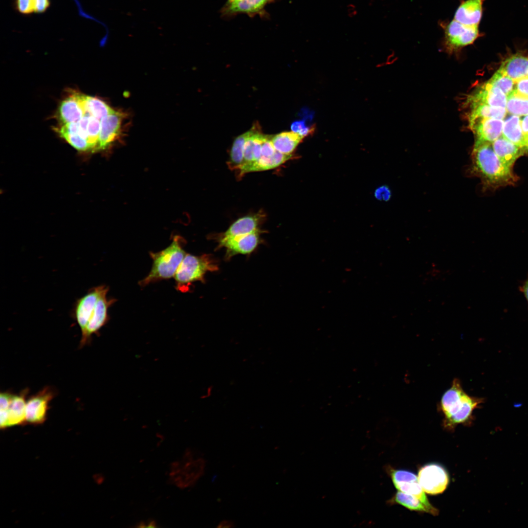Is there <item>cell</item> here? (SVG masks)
<instances>
[{
    "label": "cell",
    "instance_id": "1",
    "mask_svg": "<svg viewBox=\"0 0 528 528\" xmlns=\"http://www.w3.org/2000/svg\"><path fill=\"white\" fill-rule=\"evenodd\" d=\"M108 291L105 285L92 287L74 302L70 313L81 331L80 347L89 343L109 320L108 309L114 300L107 297Z\"/></svg>",
    "mask_w": 528,
    "mask_h": 528
},
{
    "label": "cell",
    "instance_id": "2",
    "mask_svg": "<svg viewBox=\"0 0 528 528\" xmlns=\"http://www.w3.org/2000/svg\"><path fill=\"white\" fill-rule=\"evenodd\" d=\"M471 159L470 172L480 178L485 190L513 185L518 180L512 168L504 164L496 155L492 143L474 146Z\"/></svg>",
    "mask_w": 528,
    "mask_h": 528
},
{
    "label": "cell",
    "instance_id": "3",
    "mask_svg": "<svg viewBox=\"0 0 528 528\" xmlns=\"http://www.w3.org/2000/svg\"><path fill=\"white\" fill-rule=\"evenodd\" d=\"M483 402V398L467 394L460 380L455 378L450 387L442 395L438 405L443 416L445 426L451 428L468 422L472 419L474 411Z\"/></svg>",
    "mask_w": 528,
    "mask_h": 528
},
{
    "label": "cell",
    "instance_id": "4",
    "mask_svg": "<svg viewBox=\"0 0 528 528\" xmlns=\"http://www.w3.org/2000/svg\"><path fill=\"white\" fill-rule=\"evenodd\" d=\"M186 254L176 237L165 249L156 253L151 252L153 260L152 267L148 275L139 282L140 285L145 286L158 280L174 277Z\"/></svg>",
    "mask_w": 528,
    "mask_h": 528
},
{
    "label": "cell",
    "instance_id": "5",
    "mask_svg": "<svg viewBox=\"0 0 528 528\" xmlns=\"http://www.w3.org/2000/svg\"><path fill=\"white\" fill-rule=\"evenodd\" d=\"M205 466V460L195 459L192 450L188 448L181 460L171 463L169 481L181 489L192 486L203 475Z\"/></svg>",
    "mask_w": 528,
    "mask_h": 528
},
{
    "label": "cell",
    "instance_id": "6",
    "mask_svg": "<svg viewBox=\"0 0 528 528\" xmlns=\"http://www.w3.org/2000/svg\"><path fill=\"white\" fill-rule=\"evenodd\" d=\"M216 269V266L207 255L197 256L186 254L174 277L177 289L185 291L192 283L203 281L207 272Z\"/></svg>",
    "mask_w": 528,
    "mask_h": 528
},
{
    "label": "cell",
    "instance_id": "7",
    "mask_svg": "<svg viewBox=\"0 0 528 528\" xmlns=\"http://www.w3.org/2000/svg\"><path fill=\"white\" fill-rule=\"evenodd\" d=\"M444 31L443 44L449 52L457 51L473 43L480 36L478 25H467L453 19L440 23Z\"/></svg>",
    "mask_w": 528,
    "mask_h": 528
},
{
    "label": "cell",
    "instance_id": "8",
    "mask_svg": "<svg viewBox=\"0 0 528 528\" xmlns=\"http://www.w3.org/2000/svg\"><path fill=\"white\" fill-rule=\"evenodd\" d=\"M418 479L424 491L431 495L442 493L449 482V475L445 469L435 463L422 466L419 470Z\"/></svg>",
    "mask_w": 528,
    "mask_h": 528
},
{
    "label": "cell",
    "instance_id": "9",
    "mask_svg": "<svg viewBox=\"0 0 528 528\" xmlns=\"http://www.w3.org/2000/svg\"><path fill=\"white\" fill-rule=\"evenodd\" d=\"M55 395V390L47 386L28 398L26 404L25 421L33 424L44 422L46 419L49 403Z\"/></svg>",
    "mask_w": 528,
    "mask_h": 528
},
{
    "label": "cell",
    "instance_id": "10",
    "mask_svg": "<svg viewBox=\"0 0 528 528\" xmlns=\"http://www.w3.org/2000/svg\"><path fill=\"white\" fill-rule=\"evenodd\" d=\"M387 469L396 489L401 492L417 497L430 507H434L429 503L417 476L414 473L407 470L391 468Z\"/></svg>",
    "mask_w": 528,
    "mask_h": 528
},
{
    "label": "cell",
    "instance_id": "11",
    "mask_svg": "<svg viewBox=\"0 0 528 528\" xmlns=\"http://www.w3.org/2000/svg\"><path fill=\"white\" fill-rule=\"evenodd\" d=\"M276 0H236L226 2L220 9L223 17L230 18L239 14H245L250 17L256 15L262 18L269 17L265 10L266 6Z\"/></svg>",
    "mask_w": 528,
    "mask_h": 528
},
{
    "label": "cell",
    "instance_id": "12",
    "mask_svg": "<svg viewBox=\"0 0 528 528\" xmlns=\"http://www.w3.org/2000/svg\"><path fill=\"white\" fill-rule=\"evenodd\" d=\"M470 129L475 137L474 146L492 143L502 133L503 121L494 118H478L469 121Z\"/></svg>",
    "mask_w": 528,
    "mask_h": 528
},
{
    "label": "cell",
    "instance_id": "13",
    "mask_svg": "<svg viewBox=\"0 0 528 528\" xmlns=\"http://www.w3.org/2000/svg\"><path fill=\"white\" fill-rule=\"evenodd\" d=\"M28 392V389H26L19 394H13L7 408L0 410V426L1 429L26 422V397Z\"/></svg>",
    "mask_w": 528,
    "mask_h": 528
},
{
    "label": "cell",
    "instance_id": "14",
    "mask_svg": "<svg viewBox=\"0 0 528 528\" xmlns=\"http://www.w3.org/2000/svg\"><path fill=\"white\" fill-rule=\"evenodd\" d=\"M260 241V230L230 238H221L220 246L226 248V258L237 254H247L253 251Z\"/></svg>",
    "mask_w": 528,
    "mask_h": 528
},
{
    "label": "cell",
    "instance_id": "15",
    "mask_svg": "<svg viewBox=\"0 0 528 528\" xmlns=\"http://www.w3.org/2000/svg\"><path fill=\"white\" fill-rule=\"evenodd\" d=\"M125 118V113L114 110L101 120L97 151L105 150L117 138Z\"/></svg>",
    "mask_w": 528,
    "mask_h": 528
},
{
    "label": "cell",
    "instance_id": "16",
    "mask_svg": "<svg viewBox=\"0 0 528 528\" xmlns=\"http://www.w3.org/2000/svg\"><path fill=\"white\" fill-rule=\"evenodd\" d=\"M507 96L498 87L488 82L480 86L467 98L470 104H484L493 107L506 108Z\"/></svg>",
    "mask_w": 528,
    "mask_h": 528
},
{
    "label": "cell",
    "instance_id": "17",
    "mask_svg": "<svg viewBox=\"0 0 528 528\" xmlns=\"http://www.w3.org/2000/svg\"><path fill=\"white\" fill-rule=\"evenodd\" d=\"M85 95L75 93L65 99L59 108V117L63 123L78 122L86 114Z\"/></svg>",
    "mask_w": 528,
    "mask_h": 528
},
{
    "label": "cell",
    "instance_id": "18",
    "mask_svg": "<svg viewBox=\"0 0 528 528\" xmlns=\"http://www.w3.org/2000/svg\"><path fill=\"white\" fill-rule=\"evenodd\" d=\"M484 0H462L454 15V19L467 25H478L483 13Z\"/></svg>",
    "mask_w": 528,
    "mask_h": 528
},
{
    "label": "cell",
    "instance_id": "19",
    "mask_svg": "<svg viewBox=\"0 0 528 528\" xmlns=\"http://www.w3.org/2000/svg\"><path fill=\"white\" fill-rule=\"evenodd\" d=\"M492 146L501 161L511 168L516 160L525 153L523 148L518 146L503 136H500L492 142Z\"/></svg>",
    "mask_w": 528,
    "mask_h": 528
},
{
    "label": "cell",
    "instance_id": "20",
    "mask_svg": "<svg viewBox=\"0 0 528 528\" xmlns=\"http://www.w3.org/2000/svg\"><path fill=\"white\" fill-rule=\"evenodd\" d=\"M263 215L256 214L243 217L233 222L223 233L221 238H230L259 231L258 226Z\"/></svg>",
    "mask_w": 528,
    "mask_h": 528
},
{
    "label": "cell",
    "instance_id": "21",
    "mask_svg": "<svg viewBox=\"0 0 528 528\" xmlns=\"http://www.w3.org/2000/svg\"><path fill=\"white\" fill-rule=\"evenodd\" d=\"M514 81L528 76V57L516 54L503 61L499 68Z\"/></svg>",
    "mask_w": 528,
    "mask_h": 528
},
{
    "label": "cell",
    "instance_id": "22",
    "mask_svg": "<svg viewBox=\"0 0 528 528\" xmlns=\"http://www.w3.org/2000/svg\"><path fill=\"white\" fill-rule=\"evenodd\" d=\"M388 502L400 505L411 510L424 512L433 515H437L439 513L438 510L435 507H430L417 497L400 491L397 492Z\"/></svg>",
    "mask_w": 528,
    "mask_h": 528
},
{
    "label": "cell",
    "instance_id": "23",
    "mask_svg": "<svg viewBox=\"0 0 528 528\" xmlns=\"http://www.w3.org/2000/svg\"><path fill=\"white\" fill-rule=\"evenodd\" d=\"M304 137L293 132H285L271 137L276 151L286 154H291Z\"/></svg>",
    "mask_w": 528,
    "mask_h": 528
},
{
    "label": "cell",
    "instance_id": "24",
    "mask_svg": "<svg viewBox=\"0 0 528 528\" xmlns=\"http://www.w3.org/2000/svg\"><path fill=\"white\" fill-rule=\"evenodd\" d=\"M520 117L512 115L507 118L503 125V136L518 146L524 148L525 136L523 132Z\"/></svg>",
    "mask_w": 528,
    "mask_h": 528
},
{
    "label": "cell",
    "instance_id": "25",
    "mask_svg": "<svg viewBox=\"0 0 528 528\" xmlns=\"http://www.w3.org/2000/svg\"><path fill=\"white\" fill-rule=\"evenodd\" d=\"M470 108L468 120L478 118H494L503 119L506 115V108L493 107L484 104H467Z\"/></svg>",
    "mask_w": 528,
    "mask_h": 528
},
{
    "label": "cell",
    "instance_id": "26",
    "mask_svg": "<svg viewBox=\"0 0 528 528\" xmlns=\"http://www.w3.org/2000/svg\"><path fill=\"white\" fill-rule=\"evenodd\" d=\"M292 157V154H286L277 151L270 157H260L256 162L247 168L244 174L252 172L268 170L277 168Z\"/></svg>",
    "mask_w": 528,
    "mask_h": 528
},
{
    "label": "cell",
    "instance_id": "27",
    "mask_svg": "<svg viewBox=\"0 0 528 528\" xmlns=\"http://www.w3.org/2000/svg\"><path fill=\"white\" fill-rule=\"evenodd\" d=\"M251 132V130H250L239 135L234 140L230 151V158L227 162V165L231 170L238 171L241 168L243 162L245 143Z\"/></svg>",
    "mask_w": 528,
    "mask_h": 528
},
{
    "label": "cell",
    "instance_id": "28",
    "mask_svg": "<svg viewBox=\"0 0 528 528\" xmlns=\"http://www.w3.org/2000/svg\"><path fill=\"white\" fill-rule=\"evenodd\" d=\"M86 114L88 113L99 120L114 111L104 101L99 98L85 96Z\"/></svg>",
    "mask_w": 528,
    "mask_h": 528
},
{
    "label": "cell",
    "instance_id": "29",
    "mask_svg": "<svg viewBox=\"0 0 528 528\" xmlns=\"http://www.w3.org/2000/svg\"><path fill=\"white\" fill-rule=\"evenodd\" d=\"M507 112L518 116L528 115V97L514 92L507 96Z\"/></svg>",
    "mask_w": 528,
    "mask_h": 528
},
{
    "label": "cell",
    "instance_id": "30",
    "mask_svg": "<svg viewBox=\"0 0 528 528\" xmlns=\"http://www.w3.org/2000/svg\"><path fill=\"white\" fill-rule=\"evenodd\" d=\"M487 82L499 88L506 96L512 93L514 89L515 81L500 69Z\"/></svg>",
    "mask_w": 528,
    "mask_h": 528
},
{
    "label": "cell",
    "instance_id": "31",
    "mask_svg": "<svg viewBox=\"0 0 528 528\" xmlns=\"http://www.w3.org/2000/svg\"><path fill=\"white\" fill-rule=\"evenodd\" d=\"M100 130L101 122L99 120L90 115L88 127L87 138L89 151H97Z\"/></svg>",
    "mask_w": 528,
    "mask_h": 528
},
{
    "label": "cell",
    "instance_id": "32",
    "mask_svg": "<svg viewBox=\"0 0 528 528\" xmlns=\"http://www.w3.org/2000/svg\"><path fill=\"white\" fill-rule=\"evenodd\" d=\"M59 134L76 150L83 152L89 151V146L87 140L81 136L79 134L66 132H61Z\"/></svg>",
    "mask_w": 528,
    "mask_h": 528
},
{
    "label": "cell",
    "instance_id": "33",
    "mask_svg": "<svg viewBox=\"0 0 528 528\" xmlns=\"http://www.w3.org/2000/svg\"><path fill=\"white\" fill-rule=\"evenodd\" d=\"M15 7L20 14L30 15L34 13L33 0H16Z\"/></svg>",
    "mask_w": 528,
    "mask_h": 528
},
{
    "label": "cell",
    "instance_id": "34",
    "mask_svg": "<svg viewBox=\"0 0 528 528\" xmlns=\"http://www.w3.org/2000/svg\"><path fill=\"white\" fill-rule=\"evenodd\" d=\"M276 150L271 140V137L264 135L261 148V157H270L273 155Z\"/></svg>",
    "mask_w": 528,
    "mask_h": 528
},
{
    "label": "cell",
    "instance_id": "35",
    "mask_svg": "<svg viewBox=\"0 0 528 528\" xmlns=\"http://www.w3.org/2000/svg\"><path fill=\"white\" fill-rule=\"evenodd\" d=\"M291 130L292 132L305 137L312 132L313 128L307 126L305 121L300 120L294 121L292 123Z\"/></svg>",
    "mask_w": 528,
    "mask_h": 528
},
{
    "label": "cell",
    "instance_id": "36",
    "mask_svg": "<svg viewBox=\"0 0 528 528\" xmlns=\"http://www.w3.org/2000/svg\"><path fill=\"white\" fill-rule=\"evenodd\" d=\"M515 81V87L513 92L528 97V76L525 77Z\"/></svg>",
    "mask_w": 528,
    "mask_h": 528
},
{
    "label": "cell",
    "instance_id": "37",
    "mask_svg": "<svg viewBox=\"0 0 528 528\" xmlns=\"http://www.w3.org/2000/svg\"><path fill=\"white\" fill-rule=\"evenodd\" d=\"M90 115V114L88 113L85 114L77 122L78 125V134L87 140L88 138V127Z\"/></svg>",
    "mask_w": 528,
    "mask_h": 528
},
{
    "label": "cell",
    "instance_id": "38",
    "mask_svg": "<svg viewBox=\"0 0 528 528\" xmlns=\"http://www.w3.org/2000/svg\"><path fill=\"white\" fill-rule=\"evenodd\" d=\"M34 13L42 14L45 12L50 5V0H33Z\"/></svg>",
    "mask_w": 528,
    "mask_h": 528
},
{
    "label": "cell",
    "instance_id": "39",
    "mask_svg": "<svg viewBox=\"0 0 528 528\" xmlns=\"http://www.w3.org/2000/svg\"><path fill=\"white\" fill-rule=\"evenodd\" d=\"M375 196L380 200H387L390 197V192L387 187H380L376 190Z\"/></svg>",
    "mask_w": 528,
    "mask_h": 528
},
{
    "label": "cell",
    "instance_id": "40",
    "mask_svg": "<svg viewBox=\"0 0 528 528\" xmlns=\"http://www.w3.org/2000/svg\"><path fill=\"white\" fill-rule=\"evenodd\" d=\"M523 132L526 137L528 136V115L524 116L521 121Z\"/></svg>",
    "mask_w": 528,
    "mask_h": 528
},
{
    "label": "cell",
    "instance_id": "41",
    "mask_svg": "<svg viewBox=\"0 0 528 528\" xmlns=\"http://www.w3.org/2000/svg\"><path fill=\"white\" fill-rule=\"evenodd\" d=\"M235 527V523L230 520H223L218 524L217 528H230Z\"/></svg>",
    "mask_w": 528,
    "mask_h": 528
},
{
    "label": "cell",
    "instance_id": "42",
    "mask_svg": "<svg viewBox=\"0 0 528 528\" xmlns=\"http://www.w3.org/2000/svg\"><path fill=\"white\" fill-rule=\"evenodd\" d=\"M520 290L524 294L528 303V277L520 286Z\"/></svg>",
    "mask_w": 528,
    "mask_h": 528
},
{
    "label": "cell",
    "instance_id": "43",
    "mask_svg": "<svg viewBox=\"0 0 528 528\" xmlns=\"http://www.w3.org/2000/svg\"><path fill=\"white\" fill-rule=\"evenodd\" d=\"M146 524L147 528H155L156 527V521L154 520H149Z\"/></svg>",
    "mask_w": 528,
    "mask_h": 528
},
{
    "label": "cell",
    "instance_id": "44",
    "mask_svg": "<svg viewBox=\"0 0 528 528\" xmlns=\"http://www.w3.org/2000/svg\"><path fill=\"white\" fill-rule=\"evenodd\" d=\"M523 149L525 153L528 152V136L526 137L525 146Z\"/></svg>",
    "mask_w": 528,
    "mask_h": 528
},
{
    "label": "cell",
    "instance_id": "45",
    "mask_svg": "<svg viewBox=\"0 0 528 528\" xmlns=\"http://www.w3.org/2000/svg\"><path fill=\"white\" fill-rule=\"evenodd\" d=\"M137 528H145L146 527V524L144 521H141L135 526Z\"/></svg>",
    "mask_w": 528,
    "mask_h": 528
},
{
    "label": "cell",
    "instance_id": "46",
    "mask_svg": "<svg viewBox=\"0 0 528 528\" xmlns=\"http://www.w3.org/2000/svg\"><path fill=\"white\" fill-rule=\"evenodd\" d=\"M235 0H227V1L226 2H230L235 1Z\"/></svg>",
    "mask_w": 528,
    "mask_h": 528
}]
</instances>
